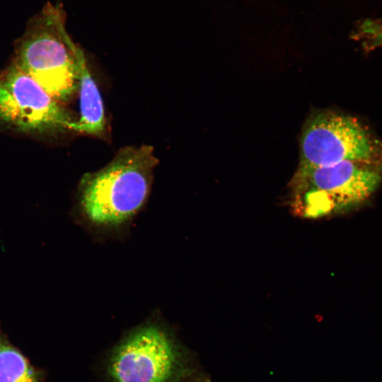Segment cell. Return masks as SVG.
Instances as JSON below:
<instances>
[{"instance_id": "6da1fadb", "label": "cell", "mask_w": 382, "mask_h": 382, "mask_svg": "<svg viewBox=\"0 0 382 382\" xmlns=\"http://www.w3.org/2000/svg\"><path fill=\"white\" fill-rule=\"evenodd\" d=\"M159 163L151 145L120 149L101 168L78 183L71 215L96 243L124 241L146 207Z\"/></svg>"}, {"instance_id": "7a4b0ae2", "label": "cell", "mask_w": 382, "mask_h": 382, "mask_svg": "<svg viewBox=\"0 0 382 382\" xmlns=\"http://www.w3.org/2000/svg\"><path fill=\"white\" fill-rule=\"evenodd\" d=\"M98 382H212L178 327L158 308L125 330L95 365Z\"/></svg>"}, {"instance_id": "3957f363", "label": "cell", "mask_w": 382, "mask_h": 382, "mask_svg": "<svg viewBox=\"0 0 382 382\" xmlns=\"http://www.w3.org/2000/svg\"><path fill=\"white\" fill-rule=\"evenodd\" d=\"M60 4L47 3L28 21L15 46L13 62L62 103L78 91L75 52Z\"/></svg>"}, {"instance_id": "277c9868", "label": "cell", "mask_w": 382, "mask_h": 382, "mask_svg": "<svg viewBox=\"0 0 382 382\" xmlns=\"http://www.w3.org/2000/svg\"><path fill=\"white\" fill-rule=\"evenodd\" d=\"M382 180V166L344 161L299 167L293 182L291 207L306 218H319L366 200Z\"/></svg>"}, {"instance_id": "5b68a950", "label": "cell", "mask_w": 382, "mask_h": 382, "mask_svg": "<svg viewBox=\"0 0 382 382\" xmlns=\"http://www.w3.org/2000/svg\"><path fill=\"white\" fill-rule=\"evenodd\" d=\"M76 120L13 62L0 73V125L22 134L47 136L70 131Z\"/></svg>"}, {"instance_id": "8992f818", "label": "cell", "mask_w": 382, "mask_h": 382, "mask_svg": "<svg viewBox=\"0 0 382 382\" xmlns=\"http://www.w3.org/2000/svg\"><path fill=\"white\" fill-rule=\"evenodd\" d=\"M344 161L382 166V144L356 119L322 112L306 124L301 138L299 167H318Z\"/></svg>"}, {"instance_id": "52a82bcc", "label": "cell", "mask_w": 382, "mask_h": 382, "mask_svg": "<svg viewBox=\"0 0 382 382\" xmlns=\"http://www.w3.org/2000/svg\"><path fill=\"white\" fill-rule=\"evenodd\" d=\"M75 58L78 74L80 116L71 125L70 131L103 137L106 132V119L100 92L88 69L84 52L79 46L76 50Z\"/></svg>"}, {"instance_id": "ba28073f", "label": "cell", "mask_w": 382, "mask_h": 382, "mask_svg": "<svg viewBox=\"0 0 382 382\" xmlns=\"http://www.w3.org/2000/svg\"><path fill=\"white\" fill-rule=\"evenodd\" d=\"M0 382H43L41 371L9 341L1 328Z\"/></svg>"}]
</instances>
